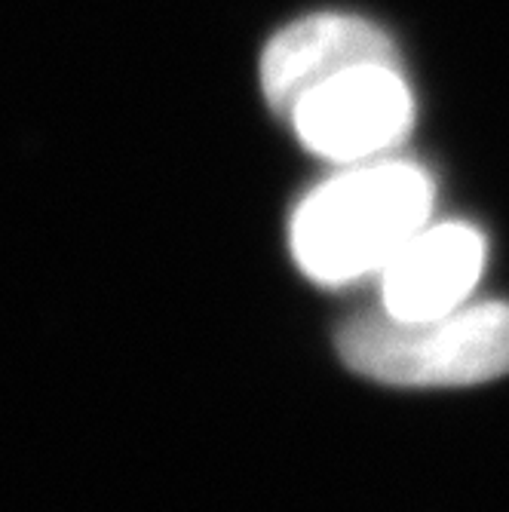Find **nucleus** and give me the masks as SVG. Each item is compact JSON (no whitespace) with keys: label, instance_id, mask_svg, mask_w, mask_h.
Here are the masks:
<instances>
[{"label":"nucleus","instance_id":"1","mask_svg":"<svg viewBox=\"0 0 509 512\" xmlns=\"http://www.w3.org/2000/svg\"><path fill=\"white\" fill-rule=\"evenodd\" d=\"M433 181L408 160L350 163L298 203L292 255L319 286H347L381 273L390 258L430 224Z\"/></svg>","mask_w":509,"mask_h":512},{"label":"nucleus","instance_id":"3","mask_svg":"<svg viewBox=\"0 0 509 512\" xmlns=\"http://www.w3.org/2000/svg\"><path fill=\"white\" fill-rule=\"evenodd\" d=\"M286 120L310 154L350 166L378 160L402 142L414 96L396 62H362L304 92Z\"/></svg>","mask_w":509,"mask_h":512},{"label":"nucleus","instance_id":"4","mask_svg":"<svg viewBox=\"0 0 509 512\" xmlns=\"http://www.w3.org/2000/svg\"><path fill=\"white\" fill-rule=\"evenodd\" d=\"M362 62H396L393 40L353 13H310L280 28L264 46L258 80L264 102L276 114L310 92L316 83Z\"/></svg>","mask_w":509,"mask_h":512},{"label":"nucleus","instance_id":"2","mask_svg":"<svg viewBox=\"0 0 509 512\" xmlns=\"http://www.w3.org/2000/svg\"><path fill=\"white\" fill-rule=\"evenodd\" d=\"M341 359L387 387H473L509 371V304H464L436 319L402 322L381 313L338 332Z\"/></svg>","mask_w":509,"mask_h":512},{"label":"nucleus","instance_id":"5","mask_svg":"<svg viewBox=\"0 0 509 512\" xmlns=\"http://www.w3.org/2000/svg\"><path fill=\"white\" fill-rule=\"evenodd\" d=\"M485 252V237L473 224L421 227L381 270V310L402 322H418L470 304Z\"/></svg>","mask_w":509,"mask_h":512}]
</instances>
